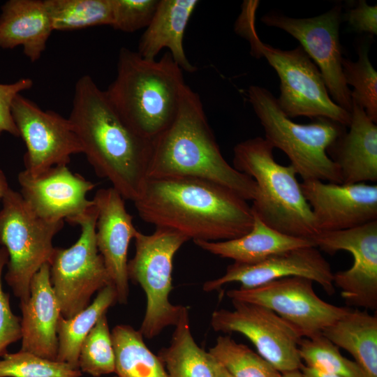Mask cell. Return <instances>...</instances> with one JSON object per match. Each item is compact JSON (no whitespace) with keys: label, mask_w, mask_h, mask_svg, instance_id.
I'll list each match as a JSON object with an SVG mask.
<instances>
[{"label":"cell","mask_w":377,"mask_h":377,"mask_svg":"<svg viewBox=\"0 0 377 377\" xmlns=\"http://www.w3.org/2000/svg\"><path fill=\"white\" fill-rule=\"evenodd\" d=\"M133 202L145 222L174 230L193 241L238 238L253 223L247 200L224 186L200 178H148Z\"/></svg>","instance_id":"cell-1"},{"label":"cell","mask_w":377,"mask_h":377,"mask_svg":"<svg viewBox=\"0 0 377 377\" xmlns=\"http://www.w3.org/2000/svg\"><path fill=\"white\" fill-rule=\"evenodd\" d=\"M68 119L96 175L124 200H136L148 179L152 142L123 119L89 75L75 83Z\"/></svg>","instance_id":"cell-2"},{"label":"cell","mask_w":377,"mask_h":377,"mask_svg":"<svg viewBox=\"0 0 377 377\" xmlns=\"http://www.w3.org/2000/svg\"><path fill=\"white\" fill-rule=\"evenodd\" d=\"M188 177L224 186L246 200L257 194L256 182L223 156L199 95L186 85L172 123L152 141L148 178Z\"/></svg>","instance_id":"cell-3"},{"label":"cell","mask_w":377,"mask_h":377,"mask_svg":"<svg viewBox=\"0 0 377 377\" xmlns=\"http://www.w3.org/2000/svg\"><path fill=\"white\" fill-rule=\"evenodd\" d=\"M186 85L169 52L147 59L121 47L116 77L105 91L123 119L152 142L175 119Z\"/></svg>","instance_id":"cell-4"},{"label":"cell","mask_w":377,"mask_h":377,"mask_svg":"<svg viewBox=\"0 0 377 377\" xmlns=\"http://www.w3.org/2000/svg\"><path fill=\"white\" fill-rule=\"evenodd\" d=\"M273 147L262 137L233 148L232 166L256 183L252 212L268 226L293 237L313 239L319 234L297 173L290 164L278 163Z\"/></svg>","instance_id":"cell-5"},{"label":"cell","mask_w":377,"mask_h":377,"mask_svg":"<svg viewBox=\"0 0 377 377\" xmlns=\"http://www.w3.org/2000/svg\"><path fill=\"white\" fill-rule=\"evenodd\" d=\"M258 5L256 0L244 1L235 31L248 40L252 56L265 58L276 71L280 80L276 100L282 112L290 119L325 117L348 127L350 113L331 98L318 68L300 45L283 50L260 39L256 27Z\"/></svg>","instance_id":"cell-6"},{"label":"cell","mask_w":377,"mask_h":377,"mask_svg":"<svg viewBox=\"0 0 377 377\" xmlns=\"http://www.w3.org/2000/svg\"><path fill=\"white\" fill-rule=\"evenodd\" d=\"M248 99L265 131V139L281 150L303 181L342 184L340 170L327 153L346 126L318 117L306 124L293 121L281 110L276 98L266 88L249 86Z\"/></svg>","instance_id":"cell-7"},{"label":"cell","mask_w":377,"mask_h":377,"mask_svg":"<svg viewBox=\"0 0 377 377\" xmlns=\"http://www.w3.org/2000/svg\"><path fill=\"white\" fill-rule=\"evenodd\" d=\"M135 253L128 260V279L138 284L147 297V306L140 331L143 337L153 339L175 326L182 305H175L169 296L172 290L173 259L188 241L182 234L169 228L156 227L149 234L139 230L135 237Z\"/></svg>","instance_id":"cell-8"},{"label":"cell","mask_w":377,"mask_h":377,"mask_svg":"<svg viewBox=\"0 0 377 377\" xmlns=\"http://www.w3.org/2000/svg\"><path fill=\"white\" fill-rule=\"evenodd\" d=\"M1 200L0 244L8 253L4 279L20 302H25L29 298L32 277L50 262L55 248L53 239L64 221L50 222L40 218L20 193L11 188Z\"/></svg>","instance_id":"cell-9"},{"label":"cell","mask_w":377,"mask_h":377,"mask_svg":"<svg viewBox=\"0 0 377 377\" xmlns=\"http://www.w3.org/2000/svg\"><path fill=\"white\" fill-rule=\"evenodd\" d=\"M96 219L94 203L72 224L80 228L77 240L67 249L55 247L49 263L50 282L66 318L85 309L94 293L112 285L96 246Z\"/></svg>","instance_id":"cell-10"},{"label":"cell","mask_w":377,"mask_h":377,"mask_svg":"<svg viewBox=\"0 0 377 377\" xmlns=\"http://www.w3.org/2000/svg\"><path fill=\"white\" fill-rule=\"evenodd\" d=\"M313 281L302 276H288L253 288L226 292L230 300L265 306L291 324L302 338L322 334L323 330L351 309L330 304L316 293Z\"/></svg>","instance_id":"cell-11"},{"label":"cell","mask_w":377,"mask_h":377,"mask_svg":"<svg viewBox=\"0 0 377 377\" xmlns=\"http://www.w3.org/2000/svg\"><path fill=\"white\" fill-rule=\"evenodd\" d=\"M233 309H221L211 316L215 332H238L256 347L258 353L281 374L299 370L302 337L288 322L273 311L255 304L231 300Z\"/></svg>","instance_id":"cell-12"},{"label":"cell","mask_w":377,"mask_h":377,"mask_svg":"<svg viewBox=\"0 0 377 377\" xmlns=\"http://www.w3.org/2000/svg\"><path fill=\"white\" fill-rule=\"evenodd\" d=\"M341 6L337 4L325 13L307 18H294L272 11L264 15L260 20L268 27L285 31L300 43L318 68L331 98L350 113L351 90L346 83L341 64Z\"/></svg>","instance_id":"cell-13"},{"label":"cell","mask_w":377,"mask_h":377,"mask_svg":"<svg viewBox=\"0 0 377 377\" xmlns=\"http://www.w3.org/2000/svg\"><path fill=\"white\" fill-rule=\"evenodd\" d=\"M12 115L27 151L24 170L38 176L52 167L67 165L82 147L68 118L43 110L20 94L12 104Z\"/></svg>","instance_id":"cell-14"},{"label":"cell","mask_w":377,"mask_h":377,"mask_svg":"<svg viewBox=\"0 0 377 377\" xmlns=\"http://www.w3.org/2000/svg\"><path fill=\"white\" fill-rule=\"evenodd\" d=\"M313 241L328 253L346 251L353 257L350 268L334 273V286L349 306L377 309V221L343 230L320 232Z\"/></svg>","instance_id":"cell-15"},{"label":"cell","mask_w":377,"mask_h":377,"mask_svg":"<svg viewBox=\"0 0 377 377\" xmlns=\"http://www.w3.org/2000/svg\"><path fill=\"white\" fill-rule=\"evenodd\" d=\"M20 194L30 209L40 218L50 222L73 224L94 205L87 198L95 184L67 165H57L34 177L24 170L17 176Z\"/></svg>","instance_id":"cell-16"},{"label":"cell","mask_w":377,"mask_h":377,"mask_svg":"<svg viewBox=\"0 0 377 377\" xmlns=\"http://www.w3.org/2000/svg\"><path fill=\"white\" fill-rule=\"evenodd\" d=\"M300 186L319 233L347 230L377 221L376 184L306 180Z\"/></svg>","instance_id":"cell-17"},{"label":"cell","mask_w":377,"mask_h":377,"mask_svg":"<svg viewBox=\"0 0 377 377\" xmlns=\"http://www.w3.org/2000/svg\"><path fill=\"white\" fill-rule=\"evenodd\" d=\"M330 264L316 246L290 250L255 264L233 263L225 274L206 281L203 290H219L227 283L237 282L241 288H253L288 276H302L316 282L330 295L335 293Z\"/></svg>","instance_id":"cell-18"},{"label":"cell","mask_w":377,"mask_h":377,"mask_svg":"<svg viewBox=\"0 0 377 377\" xmlns=\"http://www.w3.org/2000/svg\"><path fill=\"white\" fill-rule=\"evenodd\" d=\"M93 200L97 208L96 246L117 291V302L125 304L129 295L128 246L138 230L126 210L125 200L112 186L98 189Z\"/></svg>","instance_id":"cell-19"},{"label":"cell","mask_w":377,"mask_h":377,"mask_svg":"<svg viewBox=\"0 0 377 377\" xmlns=\"http://www.w3.org/2000/svg\"><path fill=\"white\" fill-rule=\"evenodd\" d=\"M29 290V300L20 302L22 311L20 350L57 360V328L61 311L50 282L48 263L44 264L34 275Z\"/></svg>","instance_id":"cell-20"},{"label":"cell","mask_w":377,"mask_h":377,"mask_svg":"<svg viewBox=\"0 0 377 377\" xmlns=\"http://www.w3.org/2000/svg\"><path fill=\"white\" fill-rule=\"evenodd\" d=\"M349 131L327 149L338 165L342 184L377 181V126L364 110L352 101Z\"/></svg>","instance_id":"cell-21"},{"label":"cell","mask_w":377,"mask_h":377,"mask_svg":"<svg viewBox=\"0 0 377 377\" xmlns=\"http://www.w3.org/2000/svg\"><path fill=\"white\" fill-rule=\"evenodd\" d=\"M199 1L197 0H159L155 13L139 40L138 53L155 59L168 48L173 60L183 71L193 73L197 68L187 58L184 37L188 22Z\"/></svg>","instance_id":"cell-22"},{"label":"cell","mask_w":377,"mask_h":377,"mask_svg":"<svg viewBox=\"0 0 377 377\" xmlns=\"http://www.w3.org/2000/svg\"><path fill=\"white\" fill-rule=\"evenodd\" d=\"M53 31L45 0H9L1 7L0 47L21 45L31 62L38 61Z\"/></svg>","instance_id":"cell-23"},{"label":"cell","mask_w":377,"mask_h":377,"mask_svg":"<svg viewBox=\"0 0 377 377\" xmlns=\"http://www.w3.org/2000/svg\"><path fill=\"white\" fill-rule=\"evenodd\" d=\"M253 214L251 229L238 238L216 242L194 240L193 242L212 254L242 264H255L290 250L316 246L313 239L280 232Z\"/></svg>","instance_id":"cell-24"},{"label":"cell","mask_w":377,"mask_h":377,"mask_svg":"<svg viewBox=\"0 0 377 377\" xmlns=\"http://www.w3.org/2000/svg\"><path fill=\"white\" fill-rule=\"evenodd\" d=\"M322 334L348 351L365 377H377V316L365 310L352 309Z\"/></svg>","instance_id":"cell-25"},{"label":"cell","mask_w":377,"mask_h":377,"mask_svg":"<svg viewBox=\"0 0 377 377\" xmlns=\"http://www.w3.org/2000/svg\"><path fill=\"white\" fill-rule=\"evenodd\" d=\"M174 327L169 346L158 354L168 377H216V360L193 337L187 306Z\"/></svg>","instance_id":"cell-26"},{"label":"cell","mask_w":377,"mask_h":377,"mask_svg":"<svg viewBox=\"0 0 377 377\" xmlns=\"http://www.w3.org/2000/svg\"><path fill=\"white\" fill-rule=\"evenodd\" d=\"M117 302V294L112 285L98 292L88 306L74 316H60L57 323L58 351L57 360L78 369L81 344L101 316Z\"/></svg>","instance_id":"cell-27"},{"label":"cell","mask_w":377,"mask_h":377,"mask_svg":"<svg viewBox=\"0 0 377 377\" xmlns=\"http://www.w3.org/2000/svg\"><path fill=\"white\" fill-rule=\"evenodd\" d=\"M111 337L117 377H168L162 362L147 346L139 330L117 325L112 330Z\"/></svg>","instance_id":"cell-28"},{"label":"cell","mask_w":377,"mask_h":377,"mask_svg":"<svg viewBox=\"0 0 377 377\" xmlns=\"http://www.w3.org/2000/svg\"><path fill=\"white\" fill-rule=\"evenodd\" d=\"M53 31L112 24V0H45Z\"/></svg>","instance_id":"cell-29"},{"label":"cell","mask_w":377,"mask_h":377,"mask_svg":"<svg viewBox=\"0 0 377 377\" xmlns=\"http://www.w3.org/2000/svg\"><path fill=\"white\" fill-rule=\"evenodd\" d=\"M371 42H360L356 61L343 58L341 64L347 85L353 89L350 92L352 101L365 111L368 117L377 122V72L369 58Z\"/></svg>","instance_id":"cell-30"},{"label":"cell","mask_w":377,"mask_h":377,"mask_svg":"<svg viewBox=\"0 0 377 377\" xmlns=\"http://www.w3.org/2000/svg\"><path fill=\"white\" fill-rule=\"evenodd\" d=\"M208 352L233 377H281L258 353L230 336H219Z\"/></svg>","instance_id":"cell-31"},{"label":"cell","mask_w":377,"mask_h":377,"mask_svg":"<svg viewBox=\"0 0 377 377\" xmlns=\"http://www.w3.org/2000/svg\"><path fill=\"white\" fill-rule=\"evenodd\" d=\"M299 353L306 366L320 371L342 377H365L358 364L342 355L339 348L323 334L302 338Z\"/></svg>","instance_id":"cell-32"},{"label":"cell","mask_w":377,"mask_h":377,"mask_svg":"<svg viewBox=\"0 0 377 377\" xmlns=\"http://www.w3.org/2000/svg\"><path fill=\"white\" fill-rule=\"evenodd\" d=\"M78 369L94 377L114 373V353L106 313L100 317L83 340Z\"/></svg>","instance_id":"cell-33"},{"label":"cell","mask_w":377,"mask_h":377,"mask_svg":"<svg viewBox=\"0 0 377 377\" xmlns=\"http://www.w3.org/2000/svg\"><path fill=\"white\" fill-rule=\"evenodd\" d=\"M82 373L66 362L34 353H7L0 360V377H80Z\"/></svg>","instance_id":"cell-34"},{"label":"cell","mask_w":377,"mask_h":377,"mask_svg":"<svg viewBox=\"0 0 377 377\" xmlns=\"http://www.w3.org/2000/svg\"><path fill=\"white\" fill-rule=\"evenodd\" d=\"M159 0H112V24L116 30L134 32L150 23Z\"/></svg>","instance_id":"cell-35"},{"label":"cell","mask_w":377,"mask_h":377,"mask_svg":"<svg viewBox=\"0 0 377 377\" xmlns=\"http://www.w3.org/2000/svg\"><path fill=\"white\" fill-rule=\"evenodd\" d=\"M8 260V251L2 246L0 248V357L8 353L7 348L10 344L22 338L21 318L13 313L10 295L2 288V272Z\"/></svg>","instance_id":"cell-36"},{"label":"cell","mask_w":377,"mask_h":377,"mask_svg":"<svg viewBox=\"0 0 377 377\" xmlns=\"http://www.w3.org/2000/svg\"><path fill=\"white\" fill-rule=\"evenodd\" d=\"M33 86L30 78H22L10 84H0V133L7 132L20 137L19 131L12 115V104L21 91Z\"/></svg>","instance_id":"cell-37"},{"label":"cell","mask_w":377,"mask_h":377,"mask_svg":"<svg viewBox=\"0 0 377 377\" xmlns=\"http://www.w3.org/2000/svg\"><path fill=\"white\" fill-rule=\"evenodd\" d=\"M345 20L356 32L377 34L376 5L370 6L365 0H360L355 7L348 10Z\"/></svg>","instance_id":"cell-38"},{"label":"cell","mask_w":377,"mask_h":377,"mask_svg":"<svg viewBox=\"0 0 377 377\" xmlns=\"http://www.w3.org/2000/svg\"><path fill=\"white\" fill-rule=\"evenodd\" d=\"M304 377H342L337 375L329 374L322 371H320L313 368L306 366L302 364L300 368Z\"/></svg>","instance_id":"cell-39"},{"label":"cell","mask_w":377,"mask_h":377,"mask_svg":"<svg viewBox=\"0 0 377 377\" xmlns=\"http://www.w3.org/2000/svg\"><path fill=\"white\" fill-rule=\"evenodd\" d=\"M10 188L6 176L0 168V200H2Z\"/></svg>","instance_id":"cell-40"},{"label":"cell","mask_w":377,"mask_h":377,"mask_svg":"<svg viewBox=\"0 0 377 377\" xmlns=\"http://www.w3.org/2000/svg\"><path fill=\"white\" fill-rule=\"evenodd\" d=\"M215 360V359H214ZM216 377H233L222 365L216 360Z\"/></svg>","instance_id":"cell-41"},{"label":"cell","mask_w":377,"mask_h":377,"mask_svg":"<svg viewBox=\"0 0 377 377\" xmlns=\"http://www.w3.org/2000/svg\"><path fill=\"white\" fill-rule=\"evenodd\" d=\"M281 377H304V376L299 369L281 374Z\"/></svg>","instance_id":"cell-42"}]
</instances>
